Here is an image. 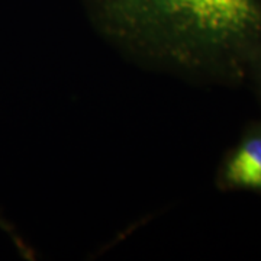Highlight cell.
<instances>
[{
  "label": "cell",
  "mask_w": 261,
  "mask_h": 261,
  "mask_svg": "<svg viewBox=\"0 0 261 261\" xmlns=\"http://www.w3.org/2000/svg\"><path fill=\"white\" fill-rule=\"evenodd\" d=\"M111 35L189 73L247 75L261 51L260 0H94Z\"/></svg>",
  "instance_id": "cell-1"
},
{
  "label": "cell",
  "mask_w": 261,
  "mask_h": 261,
  "mask_svg": "<svg viewBox=\"0 0 261 261\" xmlns=\"http://www.w3.org/2000/svg\"><path fill=\"white\" fill-rule=\"evenodd\" d=\"M222 190L261 193V121L248 125L225 154L216 174Z\"/></svg>",
  "instance_id": "cell-2"
},
{
  "label": "cell",
  "mask_w": 261,
  "mask_h": 261,
  "mask_svg": "<svg viewBox=\"0 0 261 261\" xmlns=\"http://www.w3.org/2000/svg\"><path fill=\"white\" fill-rule=\"evenodd\" d=\"M247 75H250L252 79L255 90H257V93L261 99V51L251 60V63L248 65V70H247Z\"/></svg>",
  "instance_id": "cell-3"
}]
</instances>
